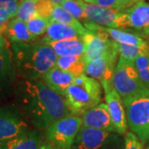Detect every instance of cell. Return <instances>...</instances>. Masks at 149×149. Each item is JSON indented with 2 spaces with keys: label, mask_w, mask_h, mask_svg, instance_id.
<instances>
[{
  "label": "cell",
  "mask_w": 149,
  "mask_h": 149,
  "mask_svg": "<svg viewBox=\"0 0 149 149\" xmlns=\"http://www.w3.org/2000/svg\"><path fill=\"white\" fill-rule=\"evenodd\" d=\"M13 104L34 128L45 130L52 123L71 115L65 99L52 91L41 79L17 81Z\"/></svg>",
  "instance_id": "obj_1"
},
{
  "label": "cell",
  "mask_w": 149,
  "mask_h": 149,
  "mask_svg": "<svg viewBox=\"0 0 149 149\" xmlns=\"http://www.w3.org/2000/svg\"><path fill=\"white\" fill-rule=\"evenodd\" d=\"M17 75L25 80H38L56 65L57 55L48 44L42 42L9 44Z\"/></svg>",
  "instance_id": "obj_2"
},
{
  "label": "cell",
  "mask_w": 149,
  "mask_h": 149,
  "mask_svg": "<svg viewBox=\"0 0 149 149\" xmlns=\"http://www.w3.org/2000/svg\"><path fill=\"white\" fill-rule=\"evenodd\" d=\"M103 87L95 79L85 74L75 76L65 91L64 98L73 115H82L86 110L101 103Z\"/></svg>",
  "instance_id": "obj_3"
},
{
  "label": "cell",
  "mask_w": 149,
  "mask_h": 149,
  "mask_svg": "<svg viewBox=\"0 0 149 149\" xmlns=\"http://www.w3.org/2000/svg\"><path fill=\"white\" fill-rule=\"evenodd\" d=\"M128 128L143 143L149 141V90L123 99Z\"/></svg>",
  "instance_id": "obj_4"
},
{
  "label": "cell",
  "mask_w": 149,
  "mask_h": 149,
  "mask_svg": "<svg viewBox=\"0 0 149 149\" xmlns=\"http://www.w3.org/2000/svg\"><path fill=\"white\" fill-rule=\"evenodd\" d=\"M113 86L122 99L148 89L140 79L134 62L120 56L114 70Z\"/></svg>",
  "instance_id": "obj_5"
},
{
  "label": "cell",
  "mask_w": 149,
  "mask_h": 149,
  "mask_svg": "<svg viewBox=\"0 0 149 149\" xmlns=\"http://www.w3.org/2000/svg\"><path fill=\"white\" fill-rule=\"evenodd\" d=\"M82 120L80 116L68 115L52 123L45 129L46 139L61 149H71Z\"/></svg>",
  "instance_id": "obj_6"
},
{
  "label": "cell",
  "mask_w": 149,
  "mask_h": 149,
  "mask_svg": "<svg viewBox=\"0 0 149 149\" xmlns=\"http://www.w3.org/2000/svg\"><path fill=\"white\" fill-rule=\"evenodd\" d=\"M83 24L88 30L82 37L85 46L84 58L86 64L118 47V43L113 41L105 32L98 29L95 23L88 21Z\"/></svg>",
  "instance_id": "obj_7"
},
{
  "label": "cell",
  "mask_w": 149,
  "mask_h": 149,
  "mask_svg": "<svg viewBox=\"0 0 149 149\" xmlns=\"http://www.w3.org/2000/svg\"><path fill=\"white\" fill-rule=\"evenodd\" d=\"M121 143L116 133L82 126L71 149H111Z\"/></svg>",
  "instance_id": "obj_8"
},
{
  "label": "cell",
  "mask_w": 149,
  "mask_h": 149,
  "mask_svg": "<svg viewBox=\"0 0 149 149\" xmlns=\"http://www.w3.org/2000/svg\"><path fill=\"white\" fill-rule=\"evenodd\" d=\"M118 55L117 47L91 61L85 65V74L98 80L101 84L104 92H107L113 88V77Z\"/></svg>",
  "instance_id": "obj_9"
},
{
  "label": "cell",
  "mask_w": 149,
  "mask_h": 149,
  "mask_svg": "<svg viewBox=\"0 0 149 149\" xmlns=\"http://www.w3.org/2000/svg\"><path fill=\"white\" fill-rule=\"evenodd\" d=\"M81 3L89 21L103 27L126 30L127 16L123 11L92 4L84 0H81Z\"/></svg>",
  "instance_id": "obj_10"
},
{
  "label": "cell",
  "mask_w": 149,
  "mask_h": 149,
  "mask_svg": "<svg viewBox=\"0 0 149 149\" xmlns=\"http://www.w3.org/2000/svg\"><path fill=\"white\" fill-rule=\"evenodd\" d=\"M28 129V123L13 104L0 106V142L13 139Z\"/></svg>",
  "instance_id": "obj_11"
},
{
  "label": "cell",
  "mask_w": 149,
  "mask_h": 149,
  "mask_svg": "<svg viewBox=\"0 0 149 149\" xmlns=\"http://www.w3.org/2000/svg\"><path fill=\"white\" fill-rule=\"evenodd\" d=\"M17 73L13 63L10 47L0 49V104L8 99L14 91Z\"/></svg>",
  "instance_id": "obj_12"
},
{
  "label": "cell",
  "mask_w": 149,
  "mask_h": 149,
  "mask_svg": "<svg viewBox=\"0 0 149 149\" xmlns=\"http://www.w3.org/2000/svg\"><path fill=\"white\" fill-rule=\"evenodd\" d=\"M127 16V32L143 38L149 37V3L140 0L133 7L123 10Z\"/></svg>",
  "instance_id": "obj_13"
},
{
  "label": "cell",
  "mask_w": 149,
  "mask_h": 149,
  "mask_svg": "<svg viewBox=\"0 0 149 149\" xmlns=\"http://www.w3.org/2000/svg\"><path fill=\"white\" fill-rule=\"evenodd\" d=\"M82 126L86 128L101 129L108 132L116 133L105 103H100L92 107L81 115Z\"/></svg>",
  "instance_id": "obj_14"
},
{
  "label": "cell",
  "mask_w": 149,
  "mask_h": 149,
  "mask_svg": "<svg viewBox=\"0 0 149 149\" xmlns=\"http://www.w3.org/2000/svg\"><path fill=\"white\" fill-rule=\"evenodd\" d=\"M105 100L109 111L112 123L118 134H125L128 128L126 113L123 103V99L114 88L104 92Z\"/></svg>",
  "instance_id": "obj_15"
},
{
  "label": "cell",
  "mask_w": 149,
  "mask_h": 149,
  "mask_svg": "<svg viewBox=\"0 0 149 149\" xmlns=\"http://www.w3.org/2000/svg\"><path fill=\"white\" fill-rule=\"evenodd\" d=\"M45 134L40 129H28L13 139L0 142V149H39Z\"/></svg>",
  "instance_id": "obj_16"
},
{
  "label": "cell",
  "mask_w": 149,
  "mask_h": 149,
  "mask_svg": "<svg viewBox=\"0 0 149 149\" xmlns=\"http://www.w3.org/2000/svg\"><path fill=\"white\" fill-rule=\"evenodd\" d=\"M74 78L75 76L74 74L54 66L46 74H43L41 80L52 91L64 97L65 92L73 83Z\"/></svg>",
  "instance_id": "obj_17"
},
{
  "label": "cell",
  "mask_w": 149,
  "mask_h": 149,
  "mask_svg": "<svg viewBox=\"0 0 149 149\" xmlns=\"http://www.w3.org/2000/svg\"><path fill=\"white\" fill-rule=\"evenodd\" d=\"M82 37H83L82 34L74 27L61 22H50L47 28V31L42 38L41 39L40 42L48 44L50 42L65 40V39H72V38L82 39Z\"/></svg>",
  "instance_id": "obj_18"
},
{
  "label": "cell",
  "mask_w": 149,
  "mask_h": 149,
  "mask_svg": "<svg viewBox=\"0 0 149 149\" xmlns=\"http://www.w3.org/2000/svg\"><path fill=\"white\" fill-rule=\"evenodd\" d=\"M3 35L10 42H34L37 39L29 32L27 23L17 18H13L6 23Z\"/></svg>",
  "instance_id": "obj_19"
},
{
  "label": "cell",
  "mask_w": 149,
  "mask_h": 149,
  "mask_svg": "<svg viewBox=\"0 0 149 149\" xmlns=\"http://www.w3.org/2000/svg\"><path fill=\"white\" fill-rule=\"evenodd\" d=\"M57 55V56H84L85 50V43L81 38L65 39L48 43Z\"/></svg>",
  "instance_id": "obj_20"
},
{
  "label": "cell",
  "mask_w": 149,
  "mask_h": 149,
  "mask_svg": "<svg viewBox=\"0 0 149 149\" xmlns=\"http://www.w3.org/2000/svg\"><path fill=\"white\" fill-rule=\"evenodd\" d=\"M95 25L98 29L105 32L113 41H114L118 44L129 45V46H145L148 44V42L144 38L132 32H127L121 29H117V28L103 27L96 23Z\"/></svg>",
  "instance_id": "obj_21"
},
{
  "label": "cell",
  "mask_w": 149,
  "mask_h": 149,
  "mask_svg": "<svg viewBox=\"0 0 149 149\" xmlns=\"http://www.w3.org/2000/svg\"><path fill=\"white\" fill-rule=\"evenodd\" d=\"M49 20L50 22H61L74 27L82 34L83 37L88 32V30L84 27V25L73 15H71L68 11L65 10L61 5H58V4L54 5Z\"/></svg>",
  "instance_id": "obj_22"
},
{
  "label": "cell",
  "mask_w": 149,
  "mask_h": 149,
  "mask_svg": "<svg viewBox=\"0 0 149 149\" xmlns=\"http://www.w3.org/2000/svg\"><path fill=\"white\" fill-rule=\"evenodd\" d=\"M85 65L84 56H58L55 66L77 76L85 74Z\"/></svg>",
  "instance_id": "obj_23"
},
{
  "label": "cell",
  "mask_w": 149,
  "mask_h": 149,
  "mask_svg": "<svg viewBox=\"0 0 149 149\" xmlns=\"http://www.w3.org/2000/svg\"><path fill=\"white\" fill-rule=\"evenodd\" d=\"M118 49L120 57L133 62L140 56L149 54V44L145 46H129L118 43Z\"/></svg>",
  "instance_id": "obj_24"
},
{
  "label": "cell",
  "mask_w": 149,
  "mask_h": 149,
  "mask_svg": "<svg viewBox=\"0 0 149 149\" xmlns=\"http://www.w3.org/2000/svg\"><path fill=\"white\" fill-rule=\"evenodd\" d=\"M37 3V0H21L17 16L14 18L27 22L32 17L38 14Z\"/></svg>",
  "instance_id": "obj_25"
},
{
  "label": "cell",
  "mask_w": 149,
  "mask_h": 149,
  "mask_svg": "<svg viewBox=\"0 0 149 149\" xmlns=\"http://www.w3.org/2000/svg\"><path fill=\"white\" fill-rule=\"evenodd\" d=\"M26 23L29 32L33 36L38 37L39 36L45 34L48 25L50 23V20L47 17L37 14L32 17V18H30Z\"/></svg>",
  "instance_id": "obj_26"
},
{
  "label": "cell",
  "mask_w": 149,
  "mask_h": 149,
  "mask_svg": "<svg viewBox=\"0 0 149 149\" xmlns=\"http://www.w3.org/2000/svg\"><path fill=\"white\" fill-rule=\"evenodd\" d=\"M61 5L65 10L68 11L71 15H73L76 19L81 20L83 23L89 21L81 3V0H65Z\"/></svg>",
  "instance_id": "obj_27"
},
{
  "label": "cell",
  "mask_w": 149,
  "mask_h": 149,
  "mask_svg": "<svg viewBox=\"0 0 149 149\" xmlns=\"http://www.w3.org/2000/svg\"><path fill=\"white\" fill-rule=\"evenodd\" d=\"M134 64L143 84L149 90V54L139 56Z\"/></svg>",
  "instance_id": "obj_28"
},
{
  "label": "cell",
  "mask_w": 149,
  "mask_h": 149,
  "mask_svg": "<svg viewBox=\"0 0 149 149\" xmlns=\"http://www.w3.org/2000/svg\"><path fill=\"white\" fill-rule=\"evenodd\" d=\"M19 0H0V15L7 17L9 19L17 16Z\"/></svg>",
  "instance_id": "obj_29"
},
{
  "label": "cell",
  "mask_w": 149,
  "mask_h": 149,
  "mask_svg": "<svg viewBox=\"0 0 149 149\" xmlns=\"http://www.w3.org/2000/svg\"><path fill=\"white\" fill-rule=\"evenodd\" d=\"M124 149H143L141 140L132 132L126 133L124 139Z\"/></svg>",
  "instance_id": "obj_30"
},
{
  "label": "cell",
  "mask_w": 149,
  "mask_h": 149,
  "mask_svg": "<svg viewBox=\"0 0 149 149\" xmlns=\"http://www.w3.org/2000/svg\"><path fill=\"white\" fill-rule=\"evenodd\" d=\"M140 0H118L117 5L115 7V9L119 11H123L128 9L129 8L133 7Z\"/></svg>",
  "instance_id": "obj_31"
},
{
  "label": "cell",
  "mask_w": 149,
  "mask_h": 149,
  "mask_svg": "<svg viewBox=\"0 0 149 149\" xmlns=\"http://www.w3.org/2000/svg\"><path fill=\"white\" fill-rule=\"evenodd\" d=\"M117 3L118 0H92L91 3L104 7V8H115V7L117 5Z\"/></svg>",
  "instance_id": "obj_32"
},
{
  "label": "cell",
  "mask_w": 149,
  "mask_h": 149,
  "mask_svg": "<svg viewBox=\"0 0 149 149\" xmlns=\"http://www.w3.org/2000/svg\"><path fill=\"white\" fill-rule=\"evenodd\" d=\"M39 149H61L59 147H57L56 145H55L52 143H51V142H49L47 141V139L46 140H44L43 141L42 144V146L40 147V148Z\"/></svg>",
  "instance_id": "obj_33"
},
{
  "label": "cell",
  "mask_w": 149,
  "mask_h": 149,
  "mask_svg": "<svg viewBox=\"0 0 149 149\" xmlns=\"http://www.w3.org/2000/svg\"><path fill=\"white\" fill-rule=\"evenodd\" d=\"M6 46H8V41L5 36L3 33H0V49L5 47Z\"/></svg>",
  "instance_id": "obj_34"
},
{
  "label": "cell",
  "mask_w": 149,
  "mask_h": 149,
  "mask_svg": "<svg viewBox=\"0 0 149 149\" xmlns=\"http://www.w3.org/2000/svg\"><path fill=\"white\" fill-rule=\"evenodd\" d=\"M9 20H10V19H9L8 17L0 15V26H3V25H5L6 23L9 21Z\"/></svg>",
  "instance_id": "obj_35"
},
{
  "label": "cell",
  "mask_w": 149,
  "mask_h": 149,
  "mask_svg": "<svg viewBox=\"0 0 149 149\" xmlns=\"http://www.w3.org/2000/svg\"><path fill=\"white\" fill-rule=\"evenodd\" d=\"M52 3L54 4H58V5H61L62 3H64L65 0H50Z\"/></svg>",
  "instance_id": "obj_36"
},
{
  "label": "cell",
  "mask_w": 149,
  "mask_h": 149,
  "mask_svg": "<svg viewBox=\"0 0 149 149\" xmlns=\"http://www.w3.org/2000/svg\"><path fill=\"white\" fill-rule=\"evenodd\" d=\"M111 149H123L122 143H119L118 145H117V146H115L114 148H111Z\"/></svg>",
  "instance_id": "obj_37"
},
{
  "label": "cell",
  "mask_w": 149,
  "mask_h": 149,
  "mask_svg": "<svg viewBox=\"0 0 149 149\" xmlns=\"http://www.w3.org/2000/svg\"><path fill=\"white\" fill-rule=\"evenodd\" d=\"M5 25H3V26H0V33H3V34L4 29H5Z\"/></svg>",
  "instance_id": "obj_38"
},
{
  "label": "cell",
  "mask_w": 149,
  "mask_h": 149,
  "mask_svg": "<svg viewBox=\"0 0 149 149\" xmlns=\"http://www.w3.org/2000/svg\"><path fill=\"white\" fill-rule=\"evenodd\" d=\"M148 149H149V148H148Z\"/></svg>",
  "instance_id": "obj_39"
}]
</instances>
